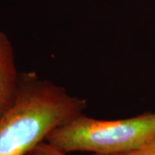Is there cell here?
<instances>
[{"mask_svg":"<svg viewBox=\"0 0 155 155\" xmlns=\"http://www.w3.org/2000/svg\"><path fill=\"white\" fill-rule=\"evenodd\" d=\"M116 155H155V138L137 149L131 152Z\"/></svg>","mask_w":155,"mask_h":155,"instance_id":"5b68a950","label":"cell"},{"mask_svg":"<svg viewBox=\"0 0 155 155\" xmlns=\"http://www.w3.org/2000/svg\"><path fill=\"white\" fill-rule=\"evenodd\" d=\"M86 106L84 99L35 72H20L16 100L0 117V155H27Z\"/></svg>","mask_w":155,"mask_h":155,"instance_id":"6da1fadb","label":"cell"},{"mask_svg":"<svg viewBox=\"0 0 155 155\" xmlns=\"http://www.w3.org/2000/svg\"><path fill=\"white\" fill-rule=\"evenodd\" d=\"M155 138V114L105 121L80 114L54 128L46 141L64 151L116 155L131 152Z\"/></svg>","mask_w":155,"mask_h":155,"instance_id":"7a4b0ae2","label":"cell"},{"mask_svg":"<svg viewBox=\"0 0 155 155\" xmlns=\"http://www.w3.org/2000/svg\"><path fill=\"white\" fill-rule=\"evenodd\" d=\"M27 155H67V153L59 149L54 146L48 143V141H42L36 146ZM92 155H98L93 153Z\"/></svg>","mask_w":155,"mask_h":155,"instance_id":"277c9868","label":"cell"},{"mask_svg":"<svg viewBox=\"0 0 155 155\" xmlns=\"http://www.w3.org/2000/svg\"><path fill=\"white\" fill-rule=\"evenodd\" d=\"M19 78L12 43L5 34L0 31V117L16 100Z\"/></svg>","mask_w":155,"mask_h":155,"instance_id":"3957f363","label":"cell"}]
</instances>
